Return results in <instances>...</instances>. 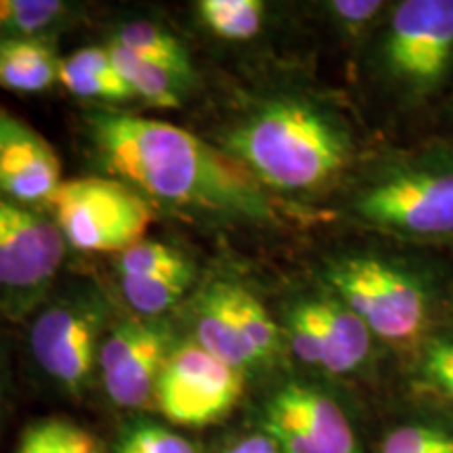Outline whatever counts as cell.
Wrapping results in <instances>:
<instances>
[{
	"label": "cell",
	"instance_id": "7c38bea8",
	"mask_svg": "<svg viewBox=\"0 0 453 453\" xmlns=\"http://www.w3.org/2000/svg\"><path fill=\"white\" fill-rule=\"evenodd\" d=\"M263 433L286 453H361L342 407L309 384L290 382L271 395L263 410Z\"/></svg>",
	"mask_w": 453,
	"mask_h": 453
},
{
	"label": "cell",
	"instance_id": "d6986e66",
	"mask_svg": "<svg viewBox=\"0 0 453 453\" xmlns=\"http://www.w3.org/2000/svg\"><path fill=\"white\" fill-rule=\"evenodd\" d=\"M105 47L110 50L113 67L127 82L134 99L143 101L150 107H157V110H177L183 105V93L189 87L180 82L177 76L133 55L118 42L110 41Z\"/></svg>",
	"mask_w": 453,
	"mask_h": 453
},
{
	"label": "cell",
	"instance_id": "7402d4cb",
	"mask_svg": "<svg viewBox=\"0 0 453 453\" xmlns=\"http://www.w3.org/2000/svg\"><path fill=\"white\" fill-rule=\"evenodd\" d=\"M17 453H101V447L78 424L49 418L26 428Z\"/></svg>",
	"mask_w": 453,
	"mask_h": 453
},
{
	"label": "cell",
	"instance_id": "ba28073f",
	"mask_svg": "<svg viewBox=\"0 0 453 453\" xmlns=\"http://www.w3.org/2000/svg\"><path fill=\"white\" fill-rule=\"evenodd\" d=\"M105 304L93 292H72L50 300L34 317L30 350L44 376L81 395L99 365L105 338Z\"/></svg>",
	"mask_w": 453,
	"mask_h": 453
},
{
	"label": "cell",
	"instance_id": "52a82bcc",
	"mask_svg": "<svg viewBox=\"0 0 453 453\" xmlns=\"http://www.w3.org/2000/svg\"><path fill=\"white\" fill-rule=\"evenodd\" d=\"M390 82L413 101L437 93L453 70V0H405L382 42Z\"/></svg>",
	"mask_w": 453,
	"mask_h": 453
},
{
	"label": "cell",
	"instance_id": "83f0119b",
	"mask_svg": "<svg viewBox=\"0 0 453 453\" xmlns=\"http://www.w3.org/2000/svg\"><path fill=\"white\" fill-rule=\"evenodd\" d=\"M0 405H3V387H0Z\"/></svg>",
	"mask_w": 453,
	"mask_h": 453
},
{
	"label": "cell",
	"instance_id": "484cf974",
	"mask_svg": "<svg viewBox=\"0 0 453 453\" xmlns=\"http://www.w3.org/2000/svg\"><path fill=\"white\" fill-rule=\"evenodd\" d=\"M327 9L336 17L340 26L349 27V30H361L382 13L384 3L380 0H336V3L327 4Z\"/></svg>",
	"mask_w": 453,
	"mask_h": 453
},
{
	"label": "cell",
	"instance_id": "277c9868",
	"mask_svg": "<svg viewBox=\"0 0 453 453\" xmlns=\"http://www.w3.org/2000/svg\"><path fill=\"white\" fill-rule=\"evenodd\" d=\"M353 211L396 237H453V162L413 160L384 170L359 191Z\"/></svg>",
	"mask_w": 453,
	"mask_h": 453
},
{
	"label": "cell",
	"instance_id": "ac0fdd59",
	"mask_svg": "<svg viewBox=\"0 0 453 453\" xmlns=\"http://www.w3.org/2000/svg\"><path fill=\"white\" fill-rule=\"evenodd\" d=\"M111 41L141 59L170 72L187 87L194 84L196 70L191 64L189 50L166 27L157 26L154 21H128L118 27Z\"/></svg>",
	"mask_w": 453,
	"mask_h": 453
},
{
	"label": "cell",
	"instance_id": "8992f818",
	"mask_svg": "<svg viewBox=\"0 0 453 453\" xmlns=\"http://www.w3.org/2000/svg\"><path fill=\"white\" fill-rule=\"evenodd\" d=\"M65 257L50 214L0 196V313L24 319L47 298Z\"/></svg>",
	"mask_w": 453,
	"mask_h": 453
},
{
	"label": "cell",
	"instance_id": "44dd1931",
	"mask_svg": "<svg viewBox=\"0 0 453 453\" xmlns=\"http://www.w3.org/2000/svg\"><path fill=\"white\" fill-rule=\"evenodd\" d=\"M67 13L59 0H0V38H49Z\"/></svg>",
	"mask_w": 453,
	"mask_h": 453
},
{
	"label": "cell",
	"instance_id": "e0dca14e",
	"mask_svg": "<svg viewBox=\"0 0 453 453\" xmlns=\"http://www.w3.org/2000/svg\"><path fill=\"white\" fill-rule=\"evenodd\" d=\"M194 280L196 269L189 260L173 269L120 275V290L139 317L157 319L185 298Z\"/></svg>",
	"mask_w": 453,
	"mask_h": 453
},
{
	"label": "cell",
	"instance_id": "4316f807",
	"mask_svg": "<svg viewBox=\"0 0 453 453\" xmlns=\"http://www.w3.org/2000/svg\"><path fill=\"white\" fill-rule=\"evenodd\" d=\"M225 453H286L280 443L267 433H254L242 437L234 445L226 447Z\"/></svg>",
	"mask_w": 453,
	"mask_h": 453
},
{
	"label": "cell",
	"instance_id": "9a60e30c",
	"mask_svg": "<svg viewBox=\"0 0 453 453\" xmlns=\"http://www.w3.org/2000/svg\"><path fill=\"white\" fill-rule=\"evenodd\" d=\"M59 67L50 38H0V88L42 93L59 82Z\"/></svg>",
	"mask_w": 453,
	"mask_h": 453
},
{
	"label": "cell",
	"instance_id": "ffe728a7",
	"mask_svg": "<svg viewBox=\"0 0 453 453\" xmlns=\"http://www.w3.org/2000/svg\"><path fill=\"white\" fill-rule=\"evenodd\" d=\"M202 24L219 38L246 42L263 30L265 3L260 0H202L197 3Z\"/></svg>",
	"mask_w": 453,
	"mask_h": 453
},
{
	"label": "cell",
	"instance_id": "3957f363",
	"mask_svg": "<svg viewBox=\"0 0 453 453\" xmlns=\"http://www.w3.org/2000/svg\"><path fill=\"white\" fill-rule=\"evenodd\" d=\"M324 280L373 338L410 344L426 330L428 290L418 275L401 265L372 254H349L327 263Z\"/></svg>",
	"mask_w": 453,
	"mask_h": 453
},
{
	"label": "cell",
	"instance_id": "603a6c76",
	"mask_svg": "<svg viewBox=\"0 0 453 453\" xmlns=\"http://www.w3.org/2000/svg\"><path fill=\"white\" fill-rule=\"evenodd\" d=\"M382 453H453V434L433 424H403L387 434Z\"/></svg>",
	"mask_w": 453,
	"mask_h": 453
},
{
	"label": "cell",
	"instance_id": "cb8c5ba5",
	"mask_svg": "<svg viewBox=\"0 0 453 453\" xmlns=\"http://www.w3.org/2000/svg\"><path fill=\"white\" fill-rule=\"evenodd\" d=\"M118 453H197L196 445L160 424H137L124 434Z\"/></svg>",
	"mask_w": 453,
	"mask_h": 453
},
{
	"label": "cell",
	"instance_id": "d4e9b609",
	"mask_svg": "<svg viewBox=\"0 0 453 453\" xmlns=\"http://www.w3.org/2000/svg\"><path fill=\"white\" fill-rule=\"evenodd\" d=\"M422 372L426 380L453 403V338L428 340L422 353Z\"/></svg>",
	"mask_w": 453,
	"mask_h": 453
},
{
	"label": "cell",
	"instance_id": "6da1fadb",
	"mask_svg": "<svg viewBox=\"0 0 453 453\" xmlns=\"http://www.w3.org/2000/svg\"><path fill=\"white\" fill-rule=\"evenodd\" d=\"M110 173L141 196L223 220H267L269 197L223 150L156 118L97 111L88 120Z\"/></svg>",
	"mask_w": 453,
	"mask_h": 453
},
{
	"label": "cell",
	"instance_id": "30bf717a",
	"mask_svg": "<svg viewBox=\"0 0 453 453\" xmlns=\"http://www.w3.org/2000/svg\"><path fill=\"white\" fill-rule=\"evenodd\" d=\"M283 336L300 364L327 373L359 370L372 353L373 340L364 321L334 294L292 304Z\"/></svg>",
	"mask_w": 453,
	"mask_h": 453
},
{
	"label": "cell",
	"instance_id": "4fadbf2b",
	"mask_svg": "<svg viewBox=\"0 0 453 453\" xmlns=\"http://www.w3.org/2000/svg\"><path fill=\"white\" fill-rule=\"evenodd\" d=\"M61 183L59 156L49 141L0 105V196L44 211Z\"/></svg>",
	"mask_w": 453,
	"mask_h": 453
},
{
	"label": "cell",
	"instance_id": "5bb4252c",
	"mask_svg": "<svg viewBox=\"0 0 453 453\" xmlns=\"http://www.w3.org/2000/svg\"><path fill=\"white\" fill-rule=\"evenodd\" d=\"M194 332L196 342L226 365L240 372L260 367L243 332L235 281H214L200 294L194 311Z\"/></svg>",
	"mask_w": 453,
	"mask_h": 453
},
{
	"label": "cell",
	"instance_id": "9c48e42d",
	"mask_svg": "<svg viewBox=\"0 0 453 453\" xmlns=\"http://www.w3.org/2000/svg\"><path fill=\"white\" fill-rule=\"evenodd\" d=\"M243 393V372L203 350L197 342L174 349L154 401L179 426H208L234 411Z\"/></svg>",
	"mask_w": 453,
	"mask_h": 453
},
{
	"label": "cell",
	"instance_id": "5b68a950",
	"mask_svg": "<svg viewBox=\"0 0 453 453\" xmlns=\"http://www.w3.org/2000/svg\"><path fill=\"white\" fill-rule=\"evenodd\" d=\"M49 211L65 243L82 252H127L154 223L150 200L120 179L64 180Z\"/></svg>",
	"mask_w": 453,
	"mask_h": 453
},
{
	"label": "cell",
	"instance_id": "7a4b0ae2",
	"mask_svg": "<svg viewBox=\"0 0 453 453\" xmlns=\"http://www.w3.org/2000/svg\"><path fill=\"white\" fill-rule=\"evenodd\" d=\"M347 122L304 97H280L226 130L220 143L260 187L311 194L332 185L353 157Z\"/></svg>",
	"mask_w": 453,
	"mask_h": 453
},
{
	"label": "cell",
	"instance_id": "8fae6325",
	"mask_svg": "<svg viewBox=\"0 0 453 453\" xmlns=\"http://www.w3.org/2000/svg\"><path fill=\"white\" fill-rule=\"evenodd\" d=\"M173 334L160 319L128 317L105 334L99 350L101 382L118 407L154 399L157 380L173 355Z\"/></svg>",
	"mask_w": 453,
	"mask_h": 453
},
{
	"label": "cell",
	"instance_id": "2e32d148",
	"mask_svg": "<svg viewBox=\"0 0 453 453\" xmlns=\"http://www.w3.org/2000/svg\"><path fill=\"white\" fill-rule=\"evenodd\" d=\"M59 82L81 99L107 104L134 99L127 82L113 67L107 47H87L61 59Z\"/></svg>",
	"mask_w": 453,
	"mask_h": 453
}]
</instances>
